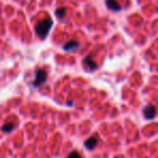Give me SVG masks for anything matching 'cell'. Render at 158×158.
<instances>
[{
	"mask_svg": "<svg viewBox=\"0 0 158 158\" xmlns=\"http://www.w3.org/2000/svg\"><path fill=\"white\" fill-rule=\"evenodd\" d=\"M84 64L86 66H88V67L90 68V70H94V69H97V68H98L97 64H95L94 62H93L92 56H91V55H88L87 57H85Z\"/></svg>",
	"mask_w": 158,
	"mask_h": 158,
	"instance_id": "obj_7",
	"label": "cell"
},
{
	"mask_svg": "<svg viewBox=\"0 0 158 158\" xmlns=\"http://www.w3.org/2000/svg\"><path fill=\"white\" fill-rule=\"evenodd\" d=\"M106 6L110 10H113L115 12H118L121 10V7L117 2V0H106Z\"/></svg>",
	"mask_w": 158,
	"mask_h": 158,
	"instance_id": "obj_5",
	"label": "cell"
},
{
	"mask_svg": "<svg viewBox=\"0 0 158 158\" xmlns=\"http://www.w3.org/2000/svg\"><path fill=\"white\" fill-rule=\"evenodd\" d=\"M97 145H98V139L95 138V136H91V138H89L88 140L85 142V146L88 149H90V151L94 148Z\"/></svg>",
	"mask_w": 158,
	"mask_h": 158,
	"instance_id": "obj_6",
	"label": "cell"
},
{
	"mask_svg": "<svg viewBox=\"0 0 158 158\" xmlns=\"http://www.w3.org/2000/svg\"><path fill=\"white\" fill-rule=\"evenodd\" d=\"M57 18H64L66 14V8H59V9L55 11Z\"/></svg>",
	"mask_w": 158,
	"mask_h": 158,
	"instance_id": "obj_9",
	"label": "cell"
},
{
	"mask_svg": "<svg viewBox=\"0 0 158 158\" xmlns=\"http://www.w3.org/2000/svg\"><path fill=\"white\" fill-rule=\"evenodd\" d=\"M48 78V75H47V72L44 69H38L36 72V77L35 80H34V86L35 87H39L41 86L42 84H44Z\"/></svg>",
	"mask_w": 158,
	"mask_h": 158,
	"instance_id": "obj_2",
	"label": "cell"
},
{
	"mask_svg": "<svg viewBox=\"0 0 158 158\" xmlns=\"http://www.w3.org/2000/svg\"><path fill=\"white\" fill-rule=\"evenodd\" d=\"M155 114H156V108L154 105H147L146 107H144V110H143V115H144L145 118H147V119H153Z\"/></svg>",
	"mask_w": 158,
	"mask_h": 158,
	"instance_id": "obj_3",
	"label": "cell"
},
{
	"mask_svg": "<svg viewBox=\"0 0 158 158\" xmlns=\"http://www.w3.org/2000/svg\"><path fill=\"white\" fill-rule=\"evenodd\" d=\"M67 158H81V155H80L78 152H72V153L68 155Z\"/></svg>",
	"mask_w": 158,
	"mask_h": 158,
	"instance_id": "obj_10",
	"label": "cell"
},
{
	"mask_svg": "<svg viewBox=\"0 0 158 158\" xmlns=\"http://www.w3.org/2000/svg\"><path fill=\"white\" fill-rule=\"evenodd\" d=\"M52 25H53L52 20L49 18L39 21V22L35 25V31H36V34H37L38 37L41 38V39H44V38L48 36Z\"/></svg>",
	"mask_w": 158,
	"mask_h": 158,
	"instance_id": "obj_1",
	"label": "cell"
},
{
	"mask_svg": "<svg viewBox=\"0 0 158 158\" xmlns=\"http://www.w3.org/2000/svg\"><path fill=\"white\" fill-rule=\"evenodd\" d=\"M79 44L75 40H69L68 42H66L65 44L63 46V49L65 51H75L77 49H79Z\"/></svg>",
	"mask_w": 158,
	"mask_h": 158,
	"instance_id": "obj_4",
	"label": "cell"
},
{
	"mask_svg": "<svg viewBox=\"0 0 158 158\" xmlns=\"http://www.w3.org/2000/svg\"><path fill=\"white\" fill-rule=\"evenodd\" d=\"M13 129H14V125H13V123H5V125H3V127H2V131L3 132H11Z\"/></svg>",
	"mask_w": 158,
	"mask_h": 158,
	"instance_id": "obj_8",
	"label": "cell"
}]
</instances>
